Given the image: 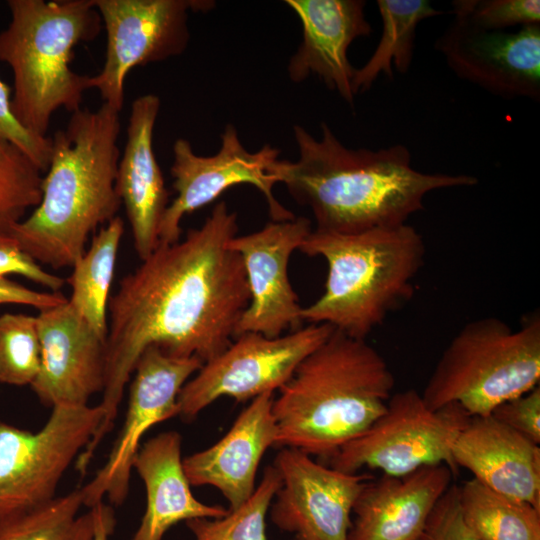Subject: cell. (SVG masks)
<instances>
[{
    "label": "cell",
    "mask_w": 540,
    "mask_h": 540,
    "mask_svg": "<svg viewBox=\"0 0 540 540\" xmlns=\"http://www.w3.org/2000/svg\"><path fill=\"white\" fill-rule=\"evenodd\" d=\"M237 214L224 201L182 240L156 249L119 282L108 303L102 422L79 459L91 463L118 416L126 384L142 352L156 346L203 363L235 338L250 301L240 254L229 247Z\"/></svg>",
    "instance_id": "6da1fadb"
},
{
    "label": "cell",
    "mask_w": 540,
    "mask_h": 540,
    "mask_svg": "<svg viewBox=\"0 0 540 540\" xmlns=\"http://www.w3.org/2000/svg\"><path fill=\"white\" fill-rule=\"evenodd\" d=\"M315 138L294 125L299 157L277 160L271 167L278 183L311 209L315 230L353 234L396 227L424 208L432 191L470 187V175L425 173L412 167L411 153L401 144L379 150L343 145L328 124Z\"/></svg>",
    "instance_id": "7a4b0ae2"
},
{
    "label": "cell",
    "mask_w": 540,
    "mask_h": 540,
    "mask_svg": "<svg viewBox=\"0 0 540 540\" xmlns=\"http://www.w3.org/2000/svg\"><path fill=\"white\" fill-rule=\"evenodd\" d=\"M119 112L105 103L79 109L51 139L42 196L9 234L41 266L72 267L95 229L117 215Z\"/></svg>",
    "instance_id": "3957f363"
},
{
    "label": "cell",
    "mask_w": 540,
    "mask_h": 540,
    "mask_svg": "<svg viewBox=\"0 0 540 540\" xmlns=\"http://www.w3.org/2000/svg\"><path fill=\"white\" fill-rule=\"evenodd\" d=\"M394 386L374 347L334 329L274 398L276 447L331 459L385 411Z\"/></svg>",
    "instance_id": "277c9868"
},
{
    "label": "cell",
    "mask_w": 540,
    "mask_h": 540,
    "mask_svg": "<svg viewBox=\"0 0 540 540\" xmlns=\"http://www.w3.org/2000/svg\"><path fill=\"white\" fill-rule=\"evenodd\" d=\"M299 251L328 266L324 292L302 308L303 321L366 340L413 296L426 246L407 223L353 234L312 229Z\"/></svg>",
    "instance_id": "5b68a950"
},
{
    "label": "cell",
    "mask_w": 540,
    "mask_h": 540,
    "mask_svg": "<svg viewBox=\"0 0 540 540\" xmlns=\"http://www.w3.org/2000/svg\"><path fill=\"white\" fill-rule=\"evenodd\" d=\"M7 6L0 62L13 74L12 112L25 129L47 137L58 109H81L90 76L71 69L73 50L98 36L102 19L94 0H8Z\"/></svg>",
    "instance_id": "8992f818"
},
{
    "label": "cell",
    "mask_w": 540,
    "mask_h": 540,
    "mask_svg": "<svg viewBox=\"0 0 540 540\" xmlns=\"http://www.w3.org/2000/svg\"><path fill=\"white\" fill-rule=\"evenodd\" d=\"M539 380L538 312L516 330L497 317H484L454 336L421 395L431 409L456 404L471 417L487 416L538 386Z\"/></svg>",
    "instance_id": "52a82bcc"
},
{
    "label": "cell",
    "mask_w": 540,
    "mask_h": 540,
    "mask_svg": "<svg viewBox=\"0 0 540 540\" xmlns=\"http://www.w3.org/2000/svg\"><path fill=\"white\" fill-rule=\"evenodd\" d=\"M470 417L456 404L431 409L414 389L393 393L372 425L329 459L330 467L404 476L422 467L445 465L456 475L453 447Z\"/></svg>",
    "instance_id": "ba28073f"
},
{
    "label": "cell",
    "mask_w": 540,
    "mask_h": 540,
    "mask_svg": "<svg viewBox=\"0 0 540 540\" xmlns=\"http://www.w3.org/2000/svg\"><path fill=\"white\" fill-rule=\"evenodd\" d=\"M97 406L52 407L36 432L0 420V521L52 501L69 468L102 422Z\"/></svg>",
    "instance_id": "9c48e42d"
},
{
    "label": "cell",
    "mask_w": 540,
    "mask_h": 540,
    "mask_svg": "<svg viewBox=\"0 0 540 540\" xmlns=\"http://www.w3.org/2000/svg\"><path fill=\"white\" fill-rule=\"evenodd\" d=\"M333 330L327 324H310L278 337L254 332L236 336L184 384L178 416L190 422L220 397L244 402L279 390Z\"/></svg>",
    "instance_id": "30bf717a"
},
{
    "label": "cell",
    "mask_w": 540,
    "mask_h": 540,
    "mask_svg": "<svg viewBox=\"0 0 540 540\" xmlns=\"http://www.w3.org/2000/svg\"><path fill=\"white\" fill-rule=\"evenodd\" d=\"M106 32L105 61L90 76L103 103L121 111L125 80L137 66L181 55L190 40L189 11L207 12L210 0H94Z\"/></svg>",
    "instance_id": "8fae6325"
},
{
    "label": "cell",
    "mask_w": 540,
    "mask_h": 540,
    "mask_svg": "<svg viewBox=\"0 0 540 540\" xmlns=\"http://www.w3.org/2000/svg\"><path fill=\"white\" fill-rule=\"evenodd\" d=\"M172 151L170 174L177 195L160 222L158 244L177 242L181 234L180 223L186 214L213 202L224 191L239 184L253 185L264 195L272 221L295 218L273 193L278 181L271 167L279 160L278 148L266 144L256 152H249L236 128L227 124L221 134L220 149L214 155H197L184 138L174 142Z\"/></svg>",
    "instance_id": "7c38bea8"
},
{
    "label": "cell",
    "mask_w": 540,
    "mask_h": 540,
    "mask_svg": "<svg viewBox=\"0 0 540 540\" xmlns=\"http://www.w3.org/2000/svg\"><path fill=\"white\" fill-rule=\"evenodd\" d=\"M204 363L195 356L176 357L147 347L133 372L123 427L103 466L80 488L83 505L92 508L106 496L113 505L127 498L133 461L153 426L179 415L178 396Z\"/></svg>",
    "instance_id": "4fadbf2b"
},
{
    "label": "cell",
    "mask_w": 540,
    "mask_h": 540,
    "mask_svg": "<svg viewBox=\"0 0 540 540\" xmlns=\"http://www.w3.org/2000/svg\"><path fill=\"white\" fill-rule=\"evenodd\" d=\"M273 466L281 477L269 514L272 523L295 540H348L351 514L366 473H347L283 447Z\"/></svg>",
    "instance_id": "5bb4252c"
},
{
    "label": "cell",
    "mask_w": 540,
    "mask_h": 540,
    "mask_svg": "<svg viewBox=\"0 0 540 540\" xmlns=\"http://www.w3.org/2000/svg\"><path fill=\"white\" fill-rule=\"evenodd\" d=\"M435 47L459 78L506 99L540 100V24L487 30L454 17Z\"/></svg>",
    "instance_id": "9a60e30c"
},
{
    "label": "cell",
    "mask_w": 540,
    "mask_h": 540,
    "mask_svg": "<svg viewBox=\"0 0 540 540\" xmlns=\"http://www.w3.org/2000/svg\"><path fill=\"white\" fill-rule=\"evenodd\" d=\"M311 231L308 218L295 217L271 221L258 231L232 238L229 247L242 258L250 290L235 337L246 332L278 337L300 328L302 307L289 281L288 264Z\"/></svg>",
    "instance_id": "2e32d148"
},
{
    "label": "cell",
    "mask_w": 540,
    "mask_h": 540,
    "mask_svg": "<svg viewBox=\"0 0 540 540\" xmlns=\"http://www.w3.org/2000/svg\"><path fill=\"white\" fill-rule=\"evenodd\" d=\"M41 344L39 373L30 385L46 406H85L103 392L106 339L69 304L39 311Z\"/></svg>",
    "instance_id": "e0dca14e"
},
{
    "label": "cell",
    "mask_w": 540,
    "mask_h": 540,
    "mask_svg": "<svg viewBox=\"0 0 540 540\" xmlns=\"http://www.w3.org/2000/svg\"><path fill=\"white\" fill-rule=\"evenodd\" d=\"M302 25V41L290 58L289 78L299 83L315 75L353 106L355 69L348 59L354 40L372 28L361 0H286Z\"/></svg>",
    "instance_id": "ac0fdd59"
},
{
    "label": "cell",
    "mask_w": 540,
    "mask_h": 540,
    "mask_svg": "<svg viewBox=\"0 0 540 540\" xmlns=\"http://www.w3.org/2000/svg\"><path fill=\"white\" fill-rule=\"evenodd\" d=\"M274 398V392H266L252 399L218 442L182 460L190 485L215 487L229 503L228 510L251 497L260 461L276 446Z\"/></svg>",
    "instance_id": "d6986e66"
},
{
    "label": "cell",
    "mask_w": 540,
    "mask_h": 540,
    "mask_svg": "<svg viewBox=\"0 0 540 540\" xmlns=\"http://www.w3.org/2000/svg\"><path fill=\"white\" fill-rule=\"evenodd\" d=\"M159 110L160 99L155 94H145L133 101L115 184L126 209L140 260L147 258L158 246L159 225L169 205V193L153 150Z\"/></svg>",
    "instance_id": "ffe728a7"
},
{
    "label": "cell",
    "mask_w": 540,
    "mask_h": 540,
    "mask_svg": "<svg viewBox=\"0 0 540 540\" xmlns=\"http://www.w3.org/2000/svg\"><path fill=\"white\" fill-rule=\"evenodd\" d=\"M453 476L447 466L433 465L367 481L353 507L348 540H419Z\"/></svg>",
    "instance_id": "44dd1931"
},
{
    "label": "cell",
    "mask_w": 540,
    "mask_h": 540,
    "mask_svg": "<svg viewBox=\"0 0 540 540\" xmlns=\"http://www.w3.org/2000/svg\"><path fill=\"white\" fill-rule=\"evenodd\" d=\"M453 459L487 488L540 510L539 444L493 416L470 417L454 444Z\"/></svg>",
    "instance_id": "7402d4cb"
},
{
    "label": "cell",
    "mask_w": 540,
    "mask_h": 540,
    "mask_svg": "<svg viewBox=\"0 0 540 540\" xmlns=\"http://www.w3.org/2000/svg\"><path fill=\"white\" fill-rule=\"evenodd\" d=\"M182 437L176 431L162 432L138 450L133 469L146 490V509L131 540H162L175 524L194 518H220L228 509L207 505L191 491L182 463Z\"/></svg>",
    "instance_id": "603a6c76"
},
{
    "label": "cell",
    "mask_w": 540,
    "mask_h": 540,
    "mask_svg": "<svg viewBox=\"0 0 540 540\" xmlns=\"http://www.w3.org/2000/svg\"><path fill=\"white\" fill-rule=\"evenodd\" d=\"M124 222L116 216L93 237L66 279L72 308L103 338L108 331V303Z\"/></svg>",
    "instance_id": "cb8c5ba5"
},
{
    "label": "cell",
    "mask_w": 540,
    "mask_h": 540,
    "mask_svg": "<svg viewBox=\"0 0 540 540\" xmlns=\"http://www.w3.org/2000/svg\"><path fill=\"white\" fill-rule=\"evenodd\" d=\"M377 7L382 33L371 57L355 69L352 84L355 95L367 91L380 74L392 79L393 68L406 73L412 63L419 23L442 14L427 0H378Z\"/></svg>",
    "instance_id": "d4e9b609"
},
{
    "label": "cell",
    "mask_w": 540,
    "mask_h": 540,
    "mask_svg": "<svg viewBox=\"0 0 540 540\" xmlns=\"http://www.w3.org/2000/svg\"><path fill=\"white\" fill-rule=\"evenodd\" d=\"M461 515L481 540H540V510L472 478L458 487Z\"/></svg>",
    "instance_id": "484cf974"
},
{
    "label": "cell",
    "mask_w": 540,
    "mask_h": 540,
    "mask_svg": "<svg viewBox=\"0 0 540 540\" xmlns=\"http://www.w3.org/2000/svg\"><path fill=\"white\" fill-rule=\"evenodd\" d=\"M80 489L0 521V540H93L98 504L85 513Z\"/></svg>",
    "instance_id": "4316f807"
},
{
    "label": "cell",
    "mask_w": 540,
    "mask_h": 540,
    "mask_svg": "<svg viewBox=\"0 0 540 540\" xmlns=\"http://www.w3.org/2000/svg\"><path fill=\"white\" fill-rule=\"evenodd\" d=\"M281 486V477L271 465L251 497L236 509L220 518H194L186 526L194 540H268L266 516L271 502Z\"/></svg>",
    "instance_id": "83f0119b"
},
{
    "label": "cell",
    "mask_w": 540,
    "mask_h": 540,
    "mask_svg": "<svg viewBox=\"0 0 540 540\" xmlns=\"http://www.w3.org/2000/svg\"><path fill=\"white\" fill-rule=\"evenodd\" d=\"M42 171L16 145L0 140V229L20 222L42 196Z\"/></svg>",
    "instance_id": "f1b7e54d"
},
{
    "label": "cell",
    "mask_w": 540,
    "mask_h": 540,
    "mask_svg": "<svg viewBox=\"0 0 540 540\" xmlns=\"http://www.w3.org/2000/svg\"><path fill=\"white\" fill-rule=\"evenodd\" d=\"M41 365L37 317L0 315V383L24 386L36 379Z\"/></svg>",
    "instance_id": "f546056e"
},
{
    "label": "cell",
    "mask_w": 540,
    "mask_h": 540,
    "mask_svg": "<svg viewBox=\"0 0 540 540\" xmlns=\"http://www.w3.org/2000/svg\"><path fill=\"white\" fill-rule=\"evenodd\" d=\"M452 7L454 17L487 30L540 24L539 0H456Z\"/></svg>",
    "instance_id": "4dcf8cb0"
},
{
    "label": "cell",
    "mask_w": 540,
    "mask_h": 540,
    "mask_svg": "<svg viewBox=\"0 0 540 540\" xmlns=\"http://www.w3.org/2000/svg\"><path fill=\"white\" fill-rule=\"evenodd\" d=\"M12 90L0 79V140L19 147L44 173L50 161L51 139L25 129L15 118L11 107Z\"/></svg>",
    "instance_id": "1f68e13d"
},
{
    "label": "cell",
    "mask_w": 540,
    "mask_h": 540,
    "mask_svg": "<svg viewBox=\"0 0 540 540\" xmlns=\"http://www.w3.org/2000/svg\"><path fill=\"white\" fill-rule=\"evenodd\" d=\"M419 540H481L463 520L458 486L450 485L438 500Z\"/></svg>",
    "instance_id": "d6a6232c"
},
{
    "label": "cell",
    "mask_w": 540,
    "mask_h": 540,
    "mask_svg": "<svg viewBox=\"0 0 540 540\" xmlns=\"http://www.w3.org/2000/svg\"><path fill=\"white\" fill-rule=\"evenodd\" d=\"M21 275L51 292H61L66 280L46 271L29 256L13 236L0 229V276Z\"/></svg>",
    "instance_id": "836d02e7"
},
{
    "label": "cell",
    "mask_w": 540,
    "mask_h": 540,
    "mask_svg": "<svg viewBox=\"0 0 540 540\" xmlns=\"http://www.w3.org/2000/svg\"><path fill=\"white\" fill-rule=\"evenodd\" d=\"M536 444L540 443V387L507 400L490 414Z\"/></svg>",
    "instance_id": "e575fe53"
},
{
    "label": "cell",
    "mask_w": 540,
    "mask_h": 540,
    "mask_svg": "<svg viewBox=\"0 0 540 540\" xmlns=\"http://www.w3.org/2000/svg\"><path fill=\"white\" fill-rule=\"evenodd\" d=\"M67 300L61 292L35 291L7 277L0 276V305H26L41 311L61 305Z\"/></svg>",
    "instance_id": "d590c367"
},
{
    "label": "cell",
    "mask_w": 540,
    "mask_h": 540,
    "mask_svg": "<svg viewBox=\"0 0 540 540\" xmlns=\"http://www.w3.org/2000/svg\"><path fill=\"white\" fill-rule=\"evenodd\" d=\"M115 525L113 509L102 501L98 504V518L93 540H108L114 532Z\"/></svg>",
    "instance_id": "8d00e7d4"
}]
</instances>
